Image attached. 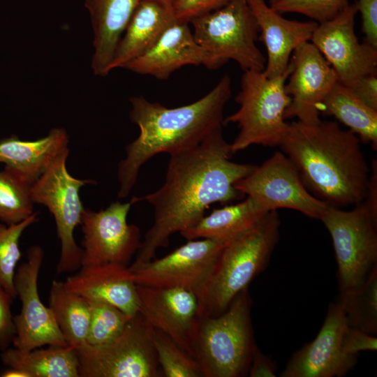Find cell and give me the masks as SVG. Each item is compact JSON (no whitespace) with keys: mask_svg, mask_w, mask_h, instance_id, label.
Here are the masks:
<instances>
[{"mask_svg":"<svg viewBox=\"0 0 377 377\" xmlns=\"http://www.w3.org/2000/svg\"><path fill=\"white\" fill-rule=\"evenodd\" d=\"M356 2L333 19L319 23L311 43L334 71L338 82L353 87L362 77L377 74V48L360 43L355 33Z\"/></svg>","mask_w":377,"mask_h":377,"instance_id":"obj_14","label":"cell"},{"mask_svg":"<svg viewBox=\"0 0 377 377\" xmlns=\"http://www.w3.org/2000/svg\"><path fill=\"white\" fill-rule=\"evenodd\" d=\"M226 244L210 239L188 240L163 258L133 263L128 269L137 285L181 288L196 294L208 279Z\"/></svg>","mask_w":377,"mask_h":377,"instance_id":"obj_13","label":"cell"},{"mask_svg":"<svg viewBox=\"0 0 377 377\" xmlns=\"http://www.w3.org/2000/svg\"><path fill=\"white\" fill-rule=\"evenodd\" d=\"M23 350L9 347L0 359L8 367L21 370L29 377H80L77 350L70 346H47Z\"/></svg>","mask_w":377,"mask_h":377,"instance_id":"obj_26","label":"cell"},{"mask_svg":"<svg viewBox=\"0 0 377 377\" xmlns=\"http://www.w3.org/2000/svg\"><path fill=\"white\" fill-rule=\"evenodd\" d=\"M175 20L171 6L155 0H140L118 42L110 71L124 68L148 50Z\"/></svg>","mask_w":377,"mask_h":377,"instance_id":"obj_24","label":"cell"},{"mask_svg":"<svg viewBox=\"0 0 377 377\" xmlns=\"http://www.w3.org/2000/svg\"><path fill=\"white\" fill-rule=\"evenodd\" d=\"M151 342L166 377H205L198 361L162 331L152 327Z\"/></svg>","mask_w":377,"mask_h":377,"instance_id":"obj_32","label":"cell"},{"mask_svg":"<svg viewBox=\"0 0 377 377\" xmlns=\"http://www.w3.org/2000/svg\"><path fill=\"white\" fill-rule=\"evenodd\" d=\"M251 297L242 290L227 309L216 316H201L195 359L205 377L246 376L257 345L251 323Z\"/></svg>","mask_w":377,"mask_h":377,"instance_id":"obj_5","label":"cell"},{"mask_svg":"<svg viewBox=\"0 0 377 377\" xmlns=\"http://www.w3.org/2000/svg\"><path fill=\"white\" fill-rule=\"evenodd\" d=\"M1 377H29V375L17 369L8 367L6 370L0 373Z\"/></svg>","mask_w":377,"mask_h":377,"instance_id":"obj_42","label":"cell"},{"mask_svg":"<svg viewBox=\"0 0 377 377\" xmlns=\"http://www.w3.org/2000/svg\"><path fill=\"white\" fill-rule=\"evenodd\" d=\"M320 112L334 117L377 149V110L366 105L351 87L337 82L324 99Z\"/></svg>","mask_w":377,"mask_h":377,"instance_id":"obj_27","label":"cell"},{"mask_svg":"<svg viewBox=\"0 0 377 377\" xmlns=\"http://www.w3.org/2000/svg\"><path fill=\"white\" fill-rule=\"evenodd\" d=\"M230 0H176L171 6L174 17L189 23L193 19L215 10Z\"/></svg>","mask_w":377,"mask_h":377,"instance_id":"obj_35","label":"cell"},{"mask_svg":"<svg viewBox=\"0 0 377 377\" xmlns=\"http://www.w3.org/2000/svg\"><path fill=\"white\" fill-rule=\"evenodd\" d=\"M276 365L274 360L263 354L256 347L254 350L248 376L250 377H274L276 376Z\"/></svg>","mask_w":377,"mask_h":377,"instance_id":"obj_40","label":"cell"},{"mask_svg":"<svg viewBox=\"0 0 377 377\" xmlns=\"http://www.w3.org/2000/svg\"><path fill=\"white\" fill-rule=\"evenodd\" d=\"M188 24L175 20L148 50L124 68L158 80H167L175 71L188 65H202L211 70L209 57L195 41Z\"/></svg>","mask_w":377,"mask_h":377,"instance_id":"obj_19","label":"cell"},{"mask_svg":"<svg viewBox=\"0 0 377 377\" xmlns=\"http://www.w3.org/2000/svg\"><path fill=\"white\" fill-rule=\"evenodd\" d=\"M349 4V0H279L270 6L281 14L300 13L319 24L333 19Z\"/></svg>","mask_w":377,"mask_h":377,"instance_id":"obj_34","label":"cell"},{"mask_svg":"<svg viewBox=\"0 0 377 377\" xmlns=\"http://www.w3.org/2000/svg\"><path fill=\"white\" fill-rule=\"evenodd\" d=\"M289 65L290 72L285 89L290 103L285 119L314 124L320 120L323 102L334 85L337 76L324 57L309 41L298 45L293 51Z\"/></svg>","mask_w":377,"mask_h":377,"instance_id":"obj_18","label":"cell"},{"mask_svg":"<svg viewBox=\"0 0 377 377\" xmlns=\"http://www.w3.org/2000/svg\"><path fill=\"white\" fill-rule=\"evenodd\" d=\"M49 307L68 345L78 348L86 343L90 322V305L83 297L68 291L62 281L54 280Z\"/></svg>","mask_w":377,"mask_h":377,"instance_id":"obj_28","label":"cell"},{"mask_svg":"<svg viewBox=\"0 0 377 377\" xmlns=\"http://www.w3.org/2000/svg\"><path fill=\"white\" fill-rule=\"evenodd\" d=\"M371 215L377 220V161L373 159L366 195L362 201Z\"/></svg>","mask_w":377,"mask_h":377,"instance_id":"obj_41","label":"cell"},{"mask_svg":"<svg viewBox=\"0 0 377 377\" xmlns=\"http://www.w3.org/2000/svg\"><path fill=\"white\" fill-rule=\"evenodd\" d=\"M269 212L265 205L247 196L239 203L214 209L179 233L187 240L210 239L228 243L254 227Z\"/></svg>","mask_w":377,"mask_h":377,"instance_id":"obj_25","label":"cell"},{"mask_svg":"<svg viewBox=\"0 0 377 377\" xmlns=\"http://www.w3.org/2000/svg\"><path fill=\"white\" fill-rule=\"evenodd\" d=\"M349 327L372 335L377 333V268L357 290L339 295Z\"/></svg>","mask_w":377,"mask_h":377,"instance_id":"obj_29","label":"cell"},{"mask_svg":"<svg viewBox=\"0 0 377 377\" xmlns=\"http://www.w3.org/2000/svg\"><path fill=\"white\" fill-rule=\"evenodd\" d=\"M349 325L341 303H330L316 338L295 352L281 377H341L357 363L358 355L346 354L343 339Z\"/></svg>","mask_w":377,"mask_h":377,"instance_id":"obj_16","label":"cell"},{"mask_svg":"<svg viewBox=\"0 0 377 377\" xmlns=\"http://www.w3.org/2000/svg\"><path fill=\"white\" fill-rule=\"evenodd\" d=\"M260 29V38L267 54L264 73L270 78L288 69L293 51L300 44L311 41L318 23L284 18L265 0H248Z\"/></svg>","mask_w":377,"mask_h":377,"instance_id":"obj_21","label":"cell"},{"mask_svg":"<svg viewBox=\"0 0 377 377\" xmlns=\"http://www.w3.org/2000/svg\"><path fill=\"white\" fill-rule=\"evenodd\" d=\"M132 205L116 201L99 211L84 207L80 223L82 266L116 263L128 267L141 244L139 227L127 221Z\"/></svg>","mask_w":377,"mask_h":377,"instance_id":"obj_12","label":"cell"},{"mask_svg":"<svg viewBox=\"0 0 377 377\" xmlns=\"http://www.w3.org/2000/svg\"><path fill=\"white\" fill-rule=\"evenodd\" d=\"M297 170L308 191L328 206L362 202L371 168L360 138L335 121L288 124L279 145Z\"/></svg>","mask_w":377,"mask_h":377,"instance_id":"obj_2","label":"cell"},{"mask_svg":"<svg viewBox=\"0 0 377 377\" xmlns=\"http://www.w3.org/2000/svg\"><path fill=\"white\" fill-rule=\"evenodd\" d=\"M64 283L68 291L90 302L115 306L129 318L139 312L136 283L128 267L116 263L82 266Z\"/></svg>","mask_w":377,"mask_h":377,"instance_id":"obj_20","label":"cell"},{"mask_svg":"<svg viewBox=\"0 0 377 377\" xmlns=\"http://www.w3.org/2000/svg\"><path fill=\"white\" fill-rule=\"evenodd\" d=\"M290 72L268 77L263 71H244L240 91L235 97L239 109L223 119V125L237 124L239 131L230 143L235 153L253 145L279 146L288 129L285 112L290 103L285 84Z\"/></svg>","mask_w":377,"mask_h":377,"instance_id":"obj_6","label":"cell"},{"mask_svg":"<svg viewBox=\"0 0 377 377\" xmlns=\"http://www.w3.org/2000/svg\"><path fill=\"white\" fill-rule=\"evenodd\" d=\"M352 89L366 105L377 110V74L362 77Z\"/></svg>","mask_w":377,"mask_h":377,"instance_id":"obj_39","label":"cell"},{"mask_svg":"<svg viewBox=\"0 0 377 377\" xmlns=\"http://www.w3.org/2000/svg\"><path fill=\"white\" fill-rule=\"evenodd\" d=\"M44 251L38 245L27 250V260L15 271L14 286L22 303L20 314L14 316L16 336L13 346L31 350L45 346H68L49 306L40 300L38 279Z\"/></svg>","mask_w":377,"mask_h":377,"instance_id":"obj_15","label":"cell"},{"mask_svg":"<svg viewBox=\"0 0 377 377\" xmlns=\"http://www.w3.org/2000/svg\"><path fill=\"white\" fill-rule=\"evenodd\" d=\"M343 348L350 355H359L361 351H376L377 338L360 329L348 327L343 337Z\"/></svg>","mask_w":377,"mask_h":377,"instance_id":"obj_37","label":"cell"},{"mask_svg":"<svg viewBox=\"0 0 377 377\" xmlns=\"http://www.w3.org/2000/svg\"><path fill=\"white\" fill-rule=\"evenodd\" d=\"M280 224L277 210H272L251 229L225 245L208 279L196 293L202 316L224 312L266 268L279 239Z\"/></svg>","mask_w":377,"mask_h":377,"instance_id":"obj_4","label":"cell"},{"mask_svg":"<svg viewBox=\"0 0 377 377\" xmlns=\"http://www.w3.org/2000/svg\"><path fill=\"white\" fill-rule=\"evenodd\" d=\"M319 220L332 239L339 295L352 293L377 268V220L363 202L351 210L327 206Z\"/></svg>","mask_w":377,"mask_h":377,"instance_id":"obj_8","label":"cell"},{"mask_svg":"<svg viewBox=\"0 0 377 377\" xmlns=\"http://www.w3.org/2000/svg\"><path fill=\"white\" fill-rule=\"evenodd\" d=\"M234 187L270 211L291 209L320 219L328 206L308 191L294 164L280 151L274 152L261 165H256Z\"/></svg>","mask_w":377,"mask_h":377,"instance_id":"obj_11","label":"cell"},{"mask_svg":"<svg viewBox=\"0 0 377 377\" xmlns=\"http://www.w3.org/2000/svg\"><path fill=\"white\" fill-rule=\"evenodd\" d=\"M278 1L279 0H269V6L273 5L274 3H275Z\"/></svg>","mask_w":377,"mask_h":377,"instance_id":"obj_44","label":"cell"},{"mask_svg":"<svg viewBox=\"0 0 377 377\" xmlns=\"http://www.w3.org/2000/svg\"><path fill=\"white\" fill-rule=\"evenodd\" d=\"M139 312L154 328L172 339L195 358V342L201 318L197 295L181 288H156L136 284Z\"/></svg>","mask_w":377,"mask_h":377,"instance_id":"obj_17","label":"cell"},{"mask_svg":"<svg viewBox=\"0 0 377 377\" xmlns=\"http://www.w3.org/2000/svg\"><path fill=\"white\" fill-rule=\"evenodd\" d=\"M38 214L35 212L25 220L10 226L0 223V284L14 297L17 296L14 276L22 256L20 239L29 226L39 221Z\"/></svg>","mask_w":377,"mask_h":377,"instance_id":"obj_31","label":"cell"},{"mask_svg":"<svg viewBox=\"0 0 377 377\" xmlns=\"http://www.w3.org/2000/svg\"><path fill=\"white\" fill-rule=\"evenodd\" d=\"M152 327L138 312L124 330L107 343H84L76 349L80 377H157L158 362Z\"/></svg>","mask_w":377,"mask_h":377,"instance_id":"obj_10","label":"cell"},{"mask_svg":"<svg viewBox=\"0 0 377 377\" xmlns=\"http://www.w3.org/2000/svg\"><path fill=\"white\" fill-rule=\"evenodd\" d=\"M165 5L171 6L176 0H155Z\"/></svg>","mask_w":377,"mask_h":377,"instance_id":"obj_43","label":"cell"},{"mask_svg":"<svg viewBox=\"0 0 377 377\" xmlns=\"http://www.w3.org/2000/svg\"><path fill=\"white\" fill-rule=\"evenodd\" d=\"M231 94V79L226 74L203 97L177 108H168L141 96L131 97L129 117L140 133L126 147V157L118 164V198L128 195L140 168L153 156L193 147L223 126V111Z\"/></svg>","mask_w":377,"mask_h":377,"instance_id":"obj_3","label":"cell"},{"mask_svg":"<svg viewBox=\"0 0 377 377\" xmlns=\"http://www.w3.org/2000/svg\"><path fill=\"white\" fill-rule=\"evenodd\" d=\"M69 151L61 154L30 188L33 202L45 206L55 221L61 244L57 274L72 273L82 267V249L73 235L75 228L80 225L84 209L79 191L82 186L96 183L69 173L66 168Z\"/></svg>","mask_w":377,"mask_h":377,"instance_id":"obj_9","label":"cell"},{"mask_svg":"<svg viewBox=\"0 0 377 377\" xmlns=\"http://www.w3.org/2000/svg\"><path fill=\"white\" fill-rule=\"evenodd\" d=\"M89 302L91 316L86 343L91 346L107 343L121 333L131 318L112 304Z\"/></svg>","mask_w":377,"mask_h":377,"instance_id":"obj_33","label":"cell"},{"mask_svg":"<svg viewBox=\"0 0 377 377\" xmlns=\"http://www.w3.org/2000/svg\"><path fill=\"white\" fill-rule=\"evenodd\" d=\"M230 144L223 126L215 128L195 146L172 154L163 184L156 191L133 196L132 205L146 201L154 207V222L140 245L133 263L154 258L167 247L170 237L195 226L209 207L244 197L234 185L256 167L230 160Z\"/></svg>","mask_w":377,"mask_h":377,"instance_id":"obj_1","label":"cell"},{"mask_svg":"<svg viewBox=\"0 0 377 377\" xmlns=\"http://www.w3.org/2000/svg\"><path fill=\"white\" fill-rule=\"evenodd\" d=\"M68 142L63 128H52L36 140H23L12 135L0 140V163L31 186L61 154L69 150Z\"/></svg>","mask_w":377,"mask_h":377,"instance_id":"obj_22","label":"cell"},{"mask_svg":"<svg viewBox=\"0 0 377 377\" xmlns=\"http://www.w3.org/2000/svg\"><path fill=\"white\" fill-rule=\"evenodd\" d=\"M365 42L377 48V0H357Z\"/></svg>","mask_w":377,"mask_h":377,"instance_id":"obj_38","label":"cell"},{"mask_svg":"<svg viewBox=\"0 0 377 377\" xmlns=\"http://www.w3.org/2000/svg\"><path fill=\"white\" fill-rule=\"evenodd\" d=\"M31 186L7 169L0 170L1 222L16 224L34 212Z\"/></svg>","mask_w":377,"mask_h":377,"instance_id":"obj_30","label":"cell"},{"mask_svg":"<svg viewBox=\"0 0 377 377\" xmlns=\"http://www.w3.org/2000/svg\"><path fill=\"white\" fill-rule=\"evenodd\" d=\"M140 0H84L94 32L91 68L106 76L118 42Z\"/></svg>","mask_w":377,"mask_h":377,"instance_id":"obj_23","label":"cell"},{"mask_svg":"<svg viewBox=\"0 0 377 377\" xmlns=\"http://www.w3.org/2000/svg\"><path fill=\"white\" fill-rule=\"evenodd\" d=\"M13 298L0 284V352L9 348L16 336L14 316L10 309Z\"/></svg>","mask_w":377,"mask_h":377,"instance_id":"obj_36","label":"cell"},{"mask_svg":"<svg viewBox=\"0 0 377 377\" xmlns=\"http://www.w3.org/2000/svg\"><path fill=\"white\" fill-rule=\"evenodd\" d=\"M189 23L209 57L211 70L233 60L243 71H264L266 59L256 44L260 29L248 0H230Z\"/></svg>","mask_w":377,"mask_h":377,"instance_id":"obj_7","label":"cell"}]
</instances>
